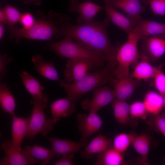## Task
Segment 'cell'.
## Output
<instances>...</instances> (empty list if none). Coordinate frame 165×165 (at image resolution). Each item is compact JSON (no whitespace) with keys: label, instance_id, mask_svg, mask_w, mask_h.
Segmentation results:
<instances>
[{"label":"cell","instance_id":"17","mask_svg":"<svg viewBox=\"0 0 165 165\" xmlns=\"http://www.w3.org/2000/svg\"><path fill=\"white\" fill-rule=\"evenodd\" d=\"M112 141L104 135L99 134L80 150L81 156L85 159H90L101 153L112 145Z\"/></svg>","mask_w":165,"mask_h":165},{"label":"cell","instance_id":"24","mask_svg":"<svg viewBox=\"0 0 165 165\" xmlns=\"http://www.w3.org/2000/svg\"><path fill=\"white\" fill-rule=\"evenodd\" d=\"M143 101L150 115L160 114L163 109V96L159 93L152 90L148 91L144 97Z\"/></svg>","mask_w":165,"mask_h":165},{"label":"cell","instance_id":"27","mask_svg":"<svg viewBox=\"0 0 165 165\" xmlns=\"http://www.w3.org/2000/svg\"><path fill=\"white\" fill-rule=\"evenodd\" d=\"M151 142L150 136L146 133L135 135L132 140L131 144L136 152L140 155L143 163L147 161Z\"/></svg>","mask_w":165,"mask_h":165},{"label":"cell","instance_id":"20","mask_svg":"<svg viewBox=\"0 0 165 165\" xmlns=\"http://www.w3.org/2000/svg\"><path fill=\"white\" fill-rule=\"evenodd\" d=\"M31 61L35 68L40 75L49 79L60 82L53 62L45 61L42 56L39 54L33 55Z\"/></svg>","mask_w":165,"mask_h":165},{"label":"cell","instance_id":"28","mask_svg":"<svg viewBox=\"0 0 165 165\" xmlns=\"http://www.w3.org/2000/svg\"><path fill=\"white\" fill-rule=\"evenodd\" d=\"M112 107L116 120L121 125H125L129 122L130 117V105L126 101L114 99Z\"/></svg>","mask_w":165,"mask_h":165},{"label":"cell","instance_id":"31","mask_svg":"<svg viewBox=\"0 0 165 165\" xmlns=\"http://www.w3.org/2000/svg\"><path fill=\"white\" fill-rule=\"evenodd\" d=\"M130 112L131 118H140L145 120L149 114L143 102H134L130 105Z\"/></svg>","mask_w":165,"mask_h":165},{"label":"cell","instance_id":"40","mask_svg":"<svg viewBox=\"0 0 165 165\" xmlns=\"http://www.w3.org/2000/svg\"><path fill=\"white\" fill-rule=\"evenodd\" d=\"M163 96V104H164V108L163 109L164 110V113L165 114V94Z\"/></svg>","mask_w":165,"mask_h":165},{"label":"cell","instance_id":"35","mask_svg":"<svg viewBox=\"0 0 165 165\" xmlns=\"http://www.w3.org/2000/svg\"><path fill=\"white\" fill-rule=\"evenodd\" d=\"M19 22L23 26L22 28L28 29L35 24L36 20L31 13L28 12L22 13Z\"/></svg>","mask_w":165,"mask_h":165},{"label":"cell","instance_id":"21","mask_svg":"<svg viewBox=\"0 0 165 165\" xmlns=\"http://www.w3.org/2000/svg\"><path fill=\"white\" fill-rule=\"evenodd\" d=\"M139 61L134 66L130 77L138 80H147L153 79L156 73L158 67L152 66L150 61L145 57L141 56Z\"/></svg>","mask_w":165,"mask_h":165},{"label":"cell","instance_id":"23","mask_svg":"<svg viewBox=\"0 0 165 165\" xmlns=\"http://www.w3.org/2000/svg\"><path fill=\"white\" fill-rule=\"evenodd\" d=\"M123 154L115 149L112 145L97 155L95 165H120L124 163Z\"/></svg>","mask_w":165,"mask_h":165},{"label":"cell","instance_id":"14","mask_svg":"<svg viewBox=\"0 0 165 165\" xmlns=\"http://www.w3.org/2000/svg\"><path fill=\"white\" fill-rule=\"evenodd\" d=\"M113 90L116 99L127 101L133 95L139 85V80L129 76L113 80Z\"/></svg>","mask_w":165,"mask_h":165},{"label":"cell","instance_id":"22","mask_svg":"<svg viewBox=\"0 0 165 165\" xmlns=\"http://www.w3.org/2000/svg\"><path fill=\"white\" fill-rule=\"evenodd\" d=\"M135 26L138 29L142 39L150 36L165 35V23L145 20L141 17L138 20Z\"/></svg>","mask_w":165,"mask_h":165},{"label":"cell","instance_id":"7","mask_svg":"<svg viewBox=\"0 0 165 165\" xmlns=\"http://www.w3.org/2000/svg\"><path fill=\"white\" fill-rule=\"evenodd\" d=\"M115 98L113 90L105 86L95 89L92 99H86L82 101L81 105L85 110H88L89 112L97 113Z\"/></svg>","mask_w":165,"mask_h":165},{"label":"cell","instance_id":"9","mask_svg":"<svg viewBox=\"0 0 165 165\" xmlns=\"http://www.w3.org/2000/svg\"><path fill=\"white\" fill-rule=\"evenodd\" d=\"M19 75L25 88L32 96L31 103H38L46 108L48 104L47 96L43 93L44 87L41 85L38 79L25 71L21 72Z\"/></svg>","mask_w":165,"mask_h":165},{"label":"cell","instance_id":"13","mask_svg":"<svg viewBox=\"0 0 165 165\" xmlns=\"http://www.w3.org/2000/svg\"><path fill=\"white\" fill-rule=\"evenodd\" d=\"M65 66L66 69L64 71L65 80L63 81L68 83L79 81L86 75L89 71L94 70L90 63L82 60L69 59Z\"/></svg>","mask_w":165,"mask_h":165},{"label":"cell","instance_id":"34","mask_svg":"<svg viewBox=\"0 0 165 165\" xmlns=\"http://www.w3.org/2000/svg\"><path fill=\"white\" fill-rule=\"evenodd\" d=\"M149 5L150 8L156 15H165V0H144Z\"/></svg>","mask_w":165,"mask_h":165},{"label":"cell","instance_id":"12","mask_svg":"<svg viewBox=\"0 0 165 165\" xmlns=\"http://www.w3.org/2000/svg\"><path fill=\"white\" fill-rule=\"evenodd\" d=\"M49 140L54 156L59 158L64 155L74 154L89 143L87 139L82 138L78 142L50 137Z\"/></svg>","mask_w":165,"mask_h":165},{"label":"cell","instance_id":"25","mask_svg":"<svg viewBox=\"0 0 165 165\" xmlns=\"http://www.w3.org/2000/svg\"><path fill=\"white\" fill-rule=\"evenodd\" d=\"M23 151L32 158L41 160L43 165L48 164L51 159L55 157L51 148L48 149L37 145L26 146Z\"/></svg>","mask_w":165,"mask_h":165},{"label":"cell","instance_id":"38","mask_svg":"<svg viewBox=\"0 0 165 165\" xmlns=\"http://www.w3.org/2000/svg\"><path fill=\"white\" fill-rule=\"evenodd\" d=\"M0 22H3L5 24L6 23V15L3 9L0 10Z\"/></svg>","mask_w":165,"mask_h":165},{"label":"cell","instance_id":"8","mask_svg":"<svg viewBox=\"0 0 165 165\" xmlns=\"http://www.w3.org/2000/svg\"><path fill=\"white\" fill-rule=\"evenodd\" d=\"M79 131L82 138L87 139L98 132L103 121L97 113L89 112L88 115L80 113L76 116Z\"/></svg>","mask_w":165,"mask_h":165},{"label":"cell","instance_id":"1","mask_svg":"<svg viewBox=\"0 0 165 165\" xmlns=\"http://www.w3.org/2000/svg\"><path fill=\"white\" fill-rule=\"evenodd\" d=\"M116 64L107 62L105 67L88 72L79 81L72 83L61 81L60 85L64 89L67 97L77 101L85 94L112 80Z\"/></svg>","mask_w":165,"mask_h":165},{"label":"cell","instance_id":"36","mask_svg":"<svg viewBox=\"0 0 165 165\" xmlns=\"http://www.w3.org/2000/svg\"><path fill=\"white\" fill-rule=\"evenodd\" d=\"M13 61V58L7 54H4L0 55V79L1 80L7 73L6 68Z\"/></svg>","mask_w":165,"mask_h":165},{"label":"cell","instance_id":"41","mask_svg":"<svg viewBox=\"0 0 165 165\" xmlns=\"http://www.w3.org/2000/svg\"><path fill=\"white\" fill-rule=\"evenodd\" d=\"M164 164L165 165V156L164 157Z\"/></svg>","mask_w":165,"mask_h":165},{"label":"cell","instance_id":"26","mask_svg":"<svg viewBox=\"0 0 165 165\" xmlns=\"http://www.w3.org/2000/svg\"><path fill=\"white\" fill-rule=\"evenodd\" d=\"M9 89L6 82L0 84V104L2 109L13 117L16 116L15 110L16 104Z\"/></svg>","mask_w":165,"mask_h":165},{"label":"cell","instance_id":"15","mask_svg":"<svg viewBox=\"0 0 165 165\" xmlns=\"http://www.w3.org/2000/svg\"><path fill=\"white\" fill-rule=\"evenodd\" d=\"M105 4L114 8L120 9L127 14V16L138 21L145 8L139 0H104Z\"/></svg>","mask_w":165,"mask_h":165},{"label":"cell","instance_id":"32","mask_svg":"<svg viewBox=\"0 0 165 165\" xmlns=\"http://www.w3.org/2000/svg\"><path fill=\"white\" fill-rule=\"evenodd\" d=\"M148 123L151 127L160 132L165 137V114L150 116Z\"/></svg>","mask_w":165,"mask_h":165},{"label":"cell","instance_id":"29","mask_svg":"<svg viewBox=\"0 0 165 165\" xmlns=\"http://www.w3.org/2000/svg\"><path fill=\"white\" fill-rule=\"evenodd\" d=\"M135 135L133 134L127 133L117 134L112 141V146L118 152L123 154L131 144Z\"/></svg>","mask_w":165,"mask_h":165},{"label":"cell","instance_id":"37","mask_svg":"<svg viewBox=\"0 0 165 165\" xmlns=\"http://www.w3.org/2000/svg\"><path fill=\"white\" fill-rule=\"evenodd\" d=\"M74 154L62 156L61 158L53 163L54 165H74L75 163L72 161Z\"/></svg>","mask_w":165,"mask_h":165},{"label":"cell","instance_id":"42","mask_svg":"<svg viewBox=\"0 0 165 165\" xmlns=\"http://www.w3.org/2000/svg\"><path fill=\"white\" fill-rule=\"evenodd\" d=\"M32 0V1H35V0Z\"/></svg>","mask_w":165,"mask_h":165},{"label":"cell","instance_id":"19","mask_svg":"<svg viewBox=\"0 0 165 165\" xmlns=\"http://www.w3.org/2000/svg\"><path fill=\"white\" fill-rule=\"evenodd\" d=\"M105 8L110 21L128 34L136 25L138 21L125 16L110 6L105 4Z\"/></svg>","mask_w":165,"mask_h":165},{"label":"cell","instance_id":"33","mask_svg":"<svg viewBox=\"0 0 165 165\" xmlns=\"http://www.w3.org/2000/svg\"><path fill=\"white\" fill-rule=\"evenodd\" d=\"M161 67L158 70L153 78V84L158 93L162 96L165 94V74L162 71Z\"/></svg>","mask_w":165,"mask_h":165},{"label":"cell","instance_id":"30","mask_svg":"<svg viewBox=\"0 0 165 165\" xmlns=\"http://www.w3.org/2000/svg\"><path fill=\"white\" fill-rule=\"evenodd\" d=\"M6 15V24L9 30L15 27V25L20 21L22 13L14 7L7 5L3 9Z\"/></svg>","mask_w":165,"mask_h":165},{"label":"cell","instance_id":"4","mask_svg":"<svg viewBox=\"0 0 165 165\" xmlns=\"http://www.w3.org/2000/svg\"><path fill=\"white\" fill-rule=\"evenodd\" d=\"M51 19H41L36 20L35 24L30 28L24 29L14 27L9 30V39H15L18 42L22 38L31 39L47 40L51 39L54 36H57L59 25Z\"/></svg>","mask_w":165,"mask_h":165},{"label":"cell","instance_id":"16","mask_svg":"<svg viewBox=\"0 0 165 165\" xmlns=\"http://www.w3.org/2000/svg\"><path fill=\"white\" fill-rule=\"evenodd\" d=\"M76 101L67 97L58 99L50 105L52 120L55 124L63 117H68L75 112Z\"/></svg>","mask_w":165,"mask_h":165},{"label":"cell","instance_id":"39","mask_svg":"<svg viewBox=\"0 0 165 165\" xmlns=\"http://www.w3.org/2000/svg\"><path fill=\"white\" fill-rule=\"evenodd\" d=\"M4 23L3 22H0V39L1 40L5 32Z\"/></svg>","mask_w":165,"mask_h":165},{"label":"cell","instance_id":"3","mask_svg":"<svg viewBox=\"0 0 165 165\" xmlns=\"http://www.w3.org/2000/svg\"><path fill=\"white\" fill-rule=\"evenodd\" d=\"M142 39L140 32L136 27L128 34L127 40L119 47L116 56L118 63L113 76L119 79L128 77L129 75L130 67L131 64L135 65L140 58V54L138 49V43Z\"/></svg>","mask_w":165,"mask_h":165},{"label":"cell","instance_id":"10","mask_svg":"<svg viewBox=\"0 0 165 165\" xmlns=\"http://www.w3.org/2000/svg\"><path fill=\"white\" fill-rule=\"evenodd\" d=\"M103 9L102 6L90 1L79 3L77 0H70L69 8L70 12H75L79 15L76 21L79 24L92 21L96 14Z\"/></svg>","mask_w":165,"mask_h":165},{"label":"cell","instance_id":"5","mask_svg":"<svg viewBox=\"0 0 165 165\" xmlns=\"http://www.w3.org/2000/svg\"><path fill=\"white\" fill-rule=\"evenodd\" d=\"M33 104L34 107L29 117L28 130L26 137L29 140L39 133L46 136L52 131L54 124L52 119L46 118L44 111L45 108L42 105L36 103Z\"/></svg>","mask_w":165,"mask_h":165},{"label":"cell","instance_id":"11","mask_svg":"<svg viewBox=\"0 0 165 165\" xmlns=\"http://www.w3.org/2000/svg\"><path fill=\"white\" fill-rule=\"evenodd\" d=\"M158 35L150 36L142 39L140 56L149 61H156L165 53V38Z\"/></svg>","mask_w":165,"mask_h":165},{"label":"cell","instance_id":"2","mask_svg":"<svg viewBox=\"0 0 165 165\" xmlns=\"http://www.w3.org/2000/svg\"><path fill=\"white\" fill-rule=\"evenodd\" d=\"M49 49L57 55L69 59L84 61L90 63L94 70L102 67L107 59L100 51L89 49L70 37L50 44Z\"/></svg>","mask_w":165,"mask_h":165},{"label":"cell","instance_id":"6","mask_svg":"<svg viewBox=\"0 0 165 165\" xmlns=\"http://www.w3.org/2000/svg\"><path fill=\"white\" fill-rule=\"evenodd\" d=\"M0 149L4 153V156L0 160V165H30L35 163L42 164L40 162L30 157L12 145L9 139L1 143Z\"/></svg>","mask_w":165,"mask_h":165},{"label":"cell","instance_id":"18","mask_svg":"<svg viewBox=\"0 0 165 165\" xmlns=\"http://www.w3.org/2000/svg\"><path fill=\"white\" fill-rule=\"evenodd\" d=\"M12 118L11 143L15 147L21 149L22 142L28 130L29 117L23 118L16 115Z\"/></svg>","mask_w":165,"mask_h":165}]
</instances>
